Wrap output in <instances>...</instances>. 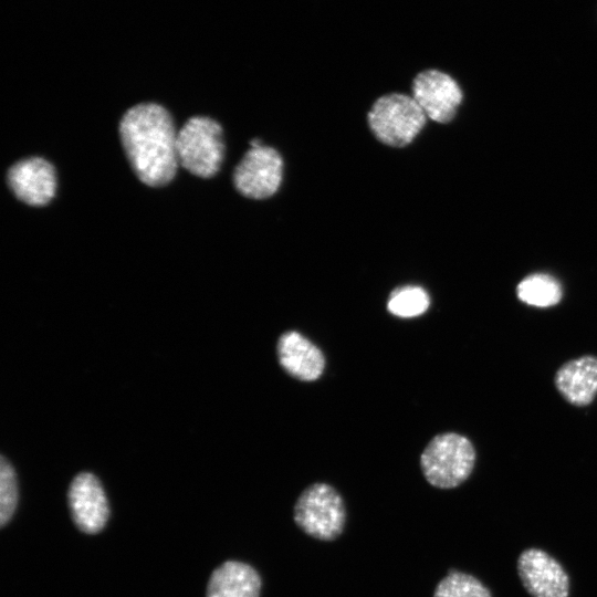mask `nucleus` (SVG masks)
Returning <instances> with one entry per match:
<instances>
[{
    "label": "nucleus",
    "mask_w": 597,
    "mask_h": 597,
    "mask_svg": "<svg viewBox=\"0 0 597 597\" xmlns=\"http://www.w3.org/2000/svg\"><path fill=\"white\" fill-rule=\"evenodd\" d=\"M250 145H251V147H259V146H262L260 139H258V138L251 140V142H250Z\"/></svg>",
    "instance_id": "18"
},
{
    "label": "nucleus",
    "mask_w": 597,
    "mask_h": 597,
    "mask_svg": "<svg viewBox=\"0 0 597 597\" xmlns=\"http://www.w3.org/2000/svg\"><path fill=\"white\" fill-rule=\"evenodd\" d=\"M430 304L426 290L416 285L395 289L388 298V311L399 317H415L423 314Z\"/></svg>",
    "instance_id": "16"
},
{
    "label": "nucleus",
    "mask_w": 597,
    "mask_h": 597,
    "mask_svg": "<svg viewBox=\"0 0 597 597\" xmlns=\"http://www.w3.org/2000/svg\"><path fill=\"white\" fill-rule=\"evenodd\" d=\"M554 385L569 405H590L597 396V356L583 355L567 360L556 370Z\"/></svg>",
    "instance_id": "12"
},
{
    "label": "nucleus",
    "mask_w": 597,
    "mask_h": 597,
    "mask_svg": "<svg viewBox=\"0 0 597 597\" xmlns=\"http://www.w3.org/2000/svg\"><path fill=\"white\" fill-rule=\"evenodd\" d=\"M283 176V160L269 146L251 147L234 169L233 182L244 197L265 199L279 189Z\"/></svg>",
    "instance_id": "6"
},
{
    "label": "nucleus",
    "mask_w": 597,
    "mask_h": 597,
    "mask_svg": "<svg viewBox=\"0 0 597 597\" xmlns=\"http://www.w3.org/2000/svg\"><path fill=\"white\" fill-rule=\"evenodd\" d=\"M119 135L132 168L144 184L158 187L175 177L177 133L163 106L144 103L129 108L119 123Z\"/></svg>",
    "instance_id": "1"
},
{
    "label": "nucleus",
    "mask_w": 597,
    "mask_h": 597,
    "mask_svg": "<svg viewBox=\"0 0 597 597\" xmlns=\"http://www.w3.org/2000/svg\"><path fill=\"white\" fill-rule=\"evenodd\" d=\"M476 461L472 441L457 432L434 436L420 457L423 476L434 488L453 489L471 475Z\"/></svg>",
    "instance_id": "2"
},
{
    "label": "nucleus",
    "mask_w": 597,
    "mask_h": 597,
    "mask_svg": "<svg viewBox=\"0 0 597 597\" xmlns=\"http://www.w3.org/2000/svg\"><path fill=\"white\" fill-rule=\"evenodd\" d=\"M176 148L185 169L202 178L212 177L223 160L222 128L209 117H191L177 133Z\"/></svg>",
    "instance_id": "5"
},
{
    "label": "nucleus",
    "mask_w": 597,
    "mask_h": 597,
    "mask_svg": "<svg viewBox=\"0 0 597 597\" xmlns=\"http://www.w3.org/2000/svg\"><path fill=\"white\" fill-rule=\"evenodd\" d=\"M517 298L531 306L549 307L558 304L563 292L559 282L549 274L535 273L524 277L516 286Z\"/></svg>",
    "instance_id": "14"
},
{
    "label": "nucleus",
    "mask_w": 597,
    "mask_h": 597,
    "mask_svg": "<svg viewBox=\"0 0 597 597\" xmlns=\"http://www.w3.org/2000/svg\"><path fill=\"white\" fill-rule=\"evenodd\" d=\"M69 505L73 522L87 534L98 533L104 528L109 507L98 479L90 473H78L69 489Z\"/></svg>",
    "instance_id": "9"
},
{
    "label": "nucleus",
    "mask_w": 597,
    "mask_h": 597,
    "mask_svg": "<svg viewBox=\"0 0 597 597\" xmlns=\"http://www.w3.org/2000/svg\"><path fill=\"white\" fill-rule=\"evenodd\" d=\"M520 580L531 597H568L569 577L563 565L543 549L530 547L516 562Z\"/></svg>",
    "instance_id": "7"
},
{
    "label": "nucleus",
    "mask_w": 597,
    "mask_h": 597,
    "mask_svg": "<svg viewBox=\"0 0 597 597\" xmlns=\"http://www.w3.org/2000/svg\"><path fill=\"white\" fill-rule=\"evenodd\" d=\"M427 115L412 96L391 93L380 96L367 114L374 136L383 144L404 147L423 128Z\"/></svg>",
    "instance_id": "4"
},
{
    "label": "nucleus",
    "mask_w": 597,
    "mask_h": 597,
    "mask_svg": "<svg viewBox=\"0 0 597 597\" xmlns=\"http://www.w3.org/2000/svg\"><path fill=\"white\" fill-rule=\"evenodd\" d=\"M262 579L250 564L227 561L211 574L206 597H260Z\"/></svg>",
    "instance_id": "13"
},
{
    "label": "nucleus",
    "mask_w": 597,
    "mask_h": 597,
    "mask_svg": "<svg viewBox=\"0 0 597 597\" xmlns=\"http://www.w3.org/2000/svg\"><path fill=\"white\" fill-rule=\"evenodd\" d=\"M18 503L15 473L10 462L0 460V524L4 526L12 517Z\"/></svg>",
    "instance_id": "17"
},
{
    "label": "nucleus",
    "mask_w": 597,
    "mask_h": 597,
    "mask_svg": "<svg viewBox=\"0 0 597 597\" xmlns=\"http://www.w3.org/2000/svg\"><path fill=\"white\" fill-rule=\"evenodd\" d=\"M276 354L281 367L298 380H316L324 371L322 350L296 331L284 332L279 337Z\"/></svg>",
    "instance_id": "11"
},
{
    "label": "nucleus",
    "mask_w": 597,
    "mask_h": 597,
    "mask_svg": "<svg viewBox=\"0 0 597 597\" xmlns=\"http://www.w3.org/2000/svg\"><path fill=\"white\" fill-rule=\"evenodd\" d=\"M8 182L18 199L30 206H44L55 193L54 168L40 157L23 159L11 166Z\"/></svg>",
    "instance_id": "10"
},
{
    "label": "nucleus",
    "mask_w": 597,
    "mask_h": 597,
    "mask_svg": "<svg viewBox=\"0 0 597 597\" xmlns=\"http://www.w3.org/2000/svg\"><path fill=\"white\" fill-rule=\"evenodd\" d=\"M412 97L427 117L446 124L454 118L462 92L450 75L438 70H426L413 78Z\"/></svg>",
    "instance_id": "8"
},
{
    "label": "nucleus",
    "mask_w": 597,
    "mask_h": 597,
    "mask_svg": "<svg viewBox=\"0 0 597 597\" xmlns=\"http://www.w3.org/2000/svg\"><path fill=\"white\" fill-rule=\"evenodd\" d=\"M433 597H492V594L475 576L450 569L436 585Z\"/></svg>",
    "instance_id": "15"
},
{
    "label": "nucleus",
    "mask_w": 597,
    "mask_h": 597,
    "mask_svg": "<svg viewBox=\"0 0 597 597\" xmlns=\"http://www.w3.org/2000/svg\"><path fill=\"white\" fill-rule=\"evenodd\" d=\"M293 519L306 535L320 541H334L345 527V503L332 485L316 482L308 485L297 498Z\"/></svg>",
    "instance_id": "3"
}]
</instances>
